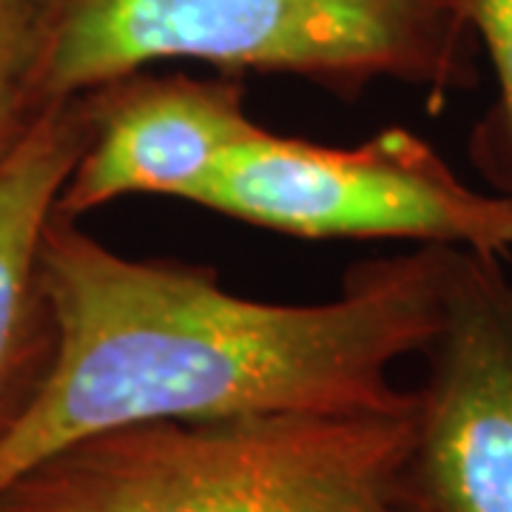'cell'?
<instances>
[{
	"label": "cell",
	"mask_w": 512,
	"mask_h": 512,
	"mask_svg": "<svg viewBox=\"0 0 512 512\" xmlns=\"http://www.w3.org/2000/svg\"><path fill=\"white\" fill-rule=\"evenodd\" d=\"M396 512H512V268L450 251L444 308L421 350Z\"/></svg>",
	"instance_id": "cell-5"
},
{
	"label": "cell",
	"mask_w": 512,
	"mask_h": 512,
	"mask_svg": "<svg viewBox=\"0 0 512 512\" xmlns=\"http://www.w3.org/2000/svg\"><path fill=\"white\" fill-rule=\"evenodd\" d=\"M40 0H0V165L52 109L40 92Z\"/></svg>",
	"instance_id": "cell-8"
},
{
	"label": "cell",
	"mask_w": 512,
	"mask_h": 512,
	"mask_svg": "<svg viewBox=\"0 0 512 512\" xmlns=\"http://www.w3.org/2000/svg\"><path fill=\"white\" fill-rule=\"evenodd\" d=\"M200 208L296 239H404L512 254V197L478 191L410 128L319 146L262 126L222 165Z\"/></svg>",
	"instance_id": "cell-4"
},
{
	"label": "cell",
	"mask_w": 512,
	"mask_h": 512,
	"mask_svg": "<svg viewBox=\"0 0 512 512\" xmlns=\"http://www.w3.org/2000/svg\"><path fill=\"white\" fill-rule=\"evenodd\" d=\"M89 131L86 100H63L0 165V444L35 402L55 359L40 245Z\"/></svg>",
	"instance_id": "cell-7"
},
{
	"label": "cell",
	"mask_w": 512,
	"mask_h": 512,
	"mask_svg": "<svg viewBox=\"0 0 512 512\" xmlns=\"http://www.w3.org/2000/svg\"><path fill=\"white\" fill-rule=\"evenodd\" d=\"M37 23L49 106L168 60L296 77L348 103L382 80L436 106L478 86L461 0H40Z\"/></svg>",
	"instance_id": "cell-2"
},
{
	"label": "cell",
	"mask_w": 512,
	"mask_h": 512,
	"mask_svg": "<svg viewBox=\"0 0 512 512\" xmlns=\"http://www.w3.org/2000/svg\"><path fill=\"white\" fill-rule=\"evenodd\" d=\"M461 9L498 80V106L478 131L476 157L495 191L512 197V0H461Z\"/></svg>",
	"instance_id": "cell-9"
},
{
	"label": "cell",
	"mask_w": 512,
	"mask_h": 512,
	"mask_svg": "<svg viewBox=\"0 0 512 512\" xmlns=\"http://www.w3.org/2000/svg\"><path fill=\"white\" fill-rule=\"evenodd\" d=\"M410 413L126 424L40 458L0 490V512H396Z\"/></svg>",
	"instance_id": "cell-3"
},
{
	"label": "cell",
	"mask_w": 512,
	"mask_h": 512,
	"mask_svg": "<svg viewBox=\"0 0 512 512\" xmlns=\"http://www.w3.org/2000/svg\"><path fill=\"white\" fill-rule=\"evenodd\" d=\"M450 251L356 262L336 296L291 305L231 293L214 268L120 254L55 211L40 245L55 359L0 444V490L72 441L140 421L407 407L393 367L439 328Z\"/></svg>",
	"instance_id": "cell-1"
},
{
	"label": "cell",
	"mask_w": 512,
	"mask_h": 512,
	"mask_svg": "<svg viewBox=\"0 0 512 512\" xmlns=\"http://www.w3.org/2000/svg\"><path fill=\"white\" fill-rule=\"evenodd\" d=\"M80 97L92 131L57 197V214L69 220L137 194L197 205L222 165L262 128L248 114L242 77L220 72L140 69Z\"/></svg>",
	"instance_id": "cell-6"
}]
</instances>
